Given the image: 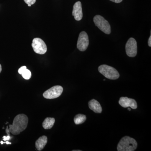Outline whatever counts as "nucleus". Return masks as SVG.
<instances>
[{
	"label": "nucleus",
	"instance_id": "1",
	"mask_svg": "<svg viewBox=\"0 0 151 151\" xmlns=\"http://www.w3.org/2000/svg\"><path fill=\"white\" fill-rule=\"evenodd\" d=\"M28 118L24 114L17 115L14 119L12 125H9L10 132L12 134L18 135L24 131L27 127Z\"/></svg>",
	"mask_w": 151,
	"mask_h": 151
},
{
	"label": "nucleus",
	"instance_id": "2",
	"mask_svg": "<svg viewBox=\"0 0 151 151\" xmlns=\"http://www.w3.org/2000/svg\"><path fill=\"white\" fill-rule=\"evenodd\" d=\"M137 143L133 138L125 136L121 139L117 146L118 151H134L137 147Z\"/></svg>",
	"mask_w": 151,
	"mask_h": 151
},
{
	"label": "nucleus",
	"instance_id": "3",
	"mask_svg": "<svg viewBox=\"0 0 151 151\" xmlns=\"http://www.w3.org/2000/svg\"><path fill=\"white\" fill-rule=\"evenodd\" d=\"M99 72L106 78L111 80H116L119 78L120 74L115 68L107 65H102L98 67Z\"/></svg>",
	"mask_w": 151,
	"mask_h": 151
},
{
	"label": "nucleus",
	"instance_id": "4",
	"mask_svg": "<svg viewBox=\"0 0 151 151\" xmlns=\"http://www.w3.org/2000/svg\"><path fill=\"white\" fill-rule=\"evenodd\" d=\"M93 21L95 26L100 30L107 35L111 33V27L108 21L105 20L104 17L99 15L95 16L93 19Z\"/></svg>",
	"mask_w": 151,
	"mask_h": 151
},
{
	"label": "nucleus",
	"instance_id": "5",
	"mask_svg": "<svg viewBox=\"0 0 151 151\" xmlns=\"http://www.w3.org/2000/svg\"><path fill=\"white\" fill-rule=\"evenodd\" d=\"M63 92L62 86L57 85L52 86L50 89L44 92V97L47 99H53L60 97Z\"/></svg>",
	"mask_w": 151,
	"mask_h": 151
},
{
	"label": "nucleus",
	"instance_id": "6",
	"mask_svg": "<svg viewBox=\"0 0 151 151\" xmlns=\"http://www.w3.org/2000/svg\"><path fill=\"white\" fill-rule=\"evenodd\" d=\"M32 46L34 51L37 54L43 55L47 51L46 45L41 39L35 38L32 41Z\"/></svg>",
	"mask_w": 151,
	"mask_h": 151
},
{
	"label": "nucleus",
	"instance_id": "7",
	"mask_svg": "<svg viewBox=\"0 0 151 151\" xmlns=\"http://www.w3.org/2000/svg\"><path fill=\"white\" fill-rule=\"evenodd\" d=\"M126 53L130 57H134L137 53V42L134 38H130L126 45Z\"/></svg>",
	"mask_w": 151,
	"mask_h": 151
},
{
	"label": "nucleus",
	"instance_id": "8",
	"mask_svg": "<svg viewBox=\"0 0 151 151\" xmlns=\"http://www.w3.org/2000/svg\"><path fill=\"white\" fill-rule=\"evenodd\" d=\"M89 45V40L88 35L85 32L80 33L77 41V48L80 51H84L88 48Z\"/></svg>",
	"mask_w": 151,
	"mask_h": 151
},
{
	"label": "nucleus",
	"instance_id": "9",
	"mask_svg": "<svg viewBox=\"0 0 151 151\" xmlns=\"http://www.w3.org/2000/svg\"><path fill=\"white\" fill-rule=\"evenodd\" d=\"M119 104L124 108L131 107L133 109L137 108V104L136 100L127 97H121L119 100Z\"/></svg>",
	"mask_w": 151,
	"mask_h": 151
},
{
	"label": "nucleus",
	"instance_id": "10",
	"mask_svg": "<svg viewBox=\"0 0 151 151\" xmlns=\"http://www.w3.org/2000/svg\"><path fill=\"white\" fill-rule=\"evenodd\" d=\"M72 14L76 20L77 21L81 20L82 19L83 12L81 2L78 1L74 4Z\"/></svg>",
	"mask_w": 151,
	"mask_h": 151
},
{
	"label": "nucleus",
	"instance_id": "11",
	"mask_svg": "<svg viewBox=\"0 0 151 151\" xmlns=\"http://www.w3.org/2000/svg\"><path fill=\"white\" fill-rule=\"evenodd\" d=\"M89 107L94 113H100L102 112V108L100 103L97 100L92 99L88 103Z\"/></svg>",
	"mask_w": 151,
	"mask_h": 151
},
{
	"label": "nucleus",
	"instance_id": "12",
	"mask_svg": "<svg viewBox=\"0 0 151 151\" xmlns=\"http://www.w3.org/2000/svg\"><path fill=\"white\" fill-rule=\"evenodd\" d=\"M47 142V138L46 136H42L36 141L35 147L38 151H42Z\"/></svg>",
	"mask_w": 151,
	"mask_h": 151
},
{
	"label": "nucleus",
	"instance_id": "13",
	"mask_svg": "<svg viewBox=\"0 0 151 151\" xmlns=\"http://www.w3.org/2000/svg\"><path fill=\"white\" fill-rule=\"evenodd\" d=\"M55 122V119L53 118L47 117L45 119L42 123V127L45 129H50L53 127Z\"/></svg>",
	"mask_w": 151,
	"mask_h": 151
},
{
	"label": "nucleus",
	"instance_id": "14",
	"mask_svg": "<svg viewBox=\"0 0 151 151\" xmlns=\"http://www.w3.org/2000/svg\"><path fill=\"white\" fill-rule=\"evenodd\" d=\"M86 116L83 114H77L74 118V122L76 125L84 123L86 121Z\"/></svg>",
	"mask_w": 151,
	"mask_h": 151
},
{
	"label": "nucleus",
	"instance_id": "15",
	"mask_svg": "<svg viewBox=\"0 0 151 151\" xmlns=\"http://www.w3.org/2000/svg\"><path fill=\"white\" fill-rule=\"evenodd\" d=\"M21 75L25 79L29 80V79L31 77L32 73L31 71L27 68V69L22 73Z\"/></svg>",
	"mask_w": 151,
	"mask_h": 151
},
{
	"label": "nucleus",
	"instance_id": "16",
	"mask_svg": "<svg viewBox=\"0 0 151 151\" xmlns=\"http://www.w3.org/2000/svg\"><path fill=\"white\" fill-rule=\"evenodd\" d=\"M27 4L33 5L36 2V0H24Z\"/></svg>",
	"mask_w": 151,
	"mask_h": 151
},
{
	"label": "nucleus",
	"instance_id": "17",
	"mask_svg": "<svg viewBox=\"0 0 151 151\" xmlns=\"http://www.w3.org/2000/svg\"><path fill=\"white\" fill-rule=\"evenodd\" d=\"M27 69V67L26 66H23L19 68L18 70V73L19 74H22V73Z\"/></svg>",
	"mask_w": 151,
	"mask_h": 151
},
{
	"label": "nucleus",
	"instance_id": "18",
	"mask_svg": "<svg viewBox=\"0 0 151 151\" xmlns=\"http://www.w3.org/2000/svg\"><path fill=\"white\" fill-rule=\"evenodd\" d=\"M4 141L9 140L10 139V137L9 135H8L7 137H6V136H4Z\"/></svg>",
	"mask_w": 151,
	"mask_h": 151
},
{
	"label": "nucleus",
	"instance_id": "19",
	"mask_svg": "<svg viewBox=\"0 0 151 151\" xmlns=\"http://www.w3.org/2000/svg\"><path fill=\"white\" fill-rule=\"evenodd\" d=\"M111 1L116 3H120L122 2L123 0H110Z\"/></svg>",
	"mask_w": 151,
	"mask_h": 151
},
{
	"label": "nucleus",
	"instance_id": "20",
	"mask_svg": "<svg viewBox=\"0 0 151 151\" xmlns=\"http://www.w3.org/2000/svg\"><path fill=\"white\" fill-rule=\"evenodd\" d=\"M148 45L149 47H151V35L150 36V38H149L148 42Z\"/></svg>",
	"mask_w": 151,
	"mask_h": 151
},
{
	"label": "nucleus",
	"instance_id": "21",
	"mask_svg": "<svg viewBox=\"0 0 151 151\" xmlns=\"http://www.w3.org/2000/svg\"><path fill=\"white\" fill-rule=\"evenodd\" d=\"M6 133H7V134L8 135H9V129H8V127H7L6 129Z\"/></svg>",
	"mask_w": 151,
	"mask_h": 151
},
{
	"label": "nucleus",
	"instance_id": "22",
	"mask_svg": "<svg viewBox=\"0 0 151 151\" xmlns=\"http://www.w3.org/2000/svg\"><path fill=\"white\" fill-rule=\"evenodd\" d=\"M2 70V67H1V65L0 64V73H1V71Z\"/></svg>",
	"mask_w": 151,
	"mask_h": 151
},
{
	"label": "nucleus",
	"instance_id": "23",
	"mask_svg": "<svg viewBox=\"0 0 151 151\" xmlns=\"http://www.w3.org/2000/svg\"><path fill=\"white\" fill-rule=\"evenodd\" d=\"M6 144H7V145H9V144H11V143L9 142H6Z\"/></svg>",
	"mask_w": 151,
	"mask_h": 151
},
{
	"label": "nucleus",
	"instance_id": "24",
	"mask_svg": "<svg viewBox=\"0 0 151 151\" xmlns=\"http://www.w3.org/2000/svg\"><path fill=\"white\" fill-rule=\"evenodd\" d=\"M1 144H2V145H3V144H4V142H3V141H1Z\"/></svg>",
	"mask_w": 151,
	"mask_h": 151
},
{
	"label": "nucleus",
	"instance_id": "25",
	"mask_svg": "<svg viewBox=\"0 0 151 151\" xmlns=\"http://www.w3.org/2000/svg\"><path fill=\"white\" fill-rule=\"evenodd\" d=\"M128 111H131V109H130V108H128Z\"/></svg>",
	"mask_w": 151,
	"mask_h": 151
},
{
	"label": "nucleus",
	"instance_id": "26",
	"mask_svg": "<svg viewBox=\"0 0 151 151\" xmlns=\"http://www.w3.org/2000/svg\"><path fill=\"white\" fill-rule=\"evenodd\" d=\"M28 6L29 7H30L31 6V5L30 4H28Z\"/></svg>",
	"mask_w": 151,
	"mask_h": 151
},
{
	"label": "nucleus",
	"instance_id": "27",
	"mask_svg": "<svg viewBox=\"0 0 151 151\" xmlns=\"http://www.w3.org/2000/svg\"><path fill=\"white\" fill-rule=\"evenodd\" d=\"M81 151V150H73V151Z\"/></svg>",
	"mask_w": 151,
	"mask_h": 151
}]
</instances>
